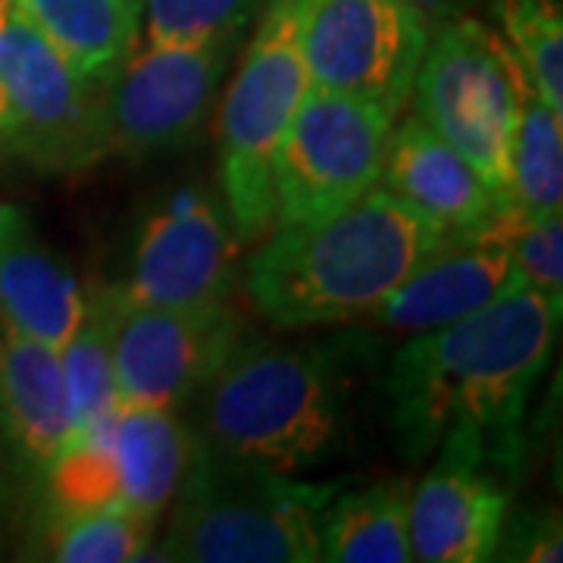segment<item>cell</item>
I'll list each match as a JSON object with an SVG mask.
<instances>
[{
	"label": "cell",
	"instance_id": "obj_1",
	"mask_svg": "<svg viewBox=\"0 0 563 563\" xmlns=\"http://www.w3.org/2000/svg\"><path fill=\"white\" fill-rule=\"evenodd\" d=\"M558 325L561 313L517 282L483 310L404 344L388 373L404 454L420 461L448 432H470L498 470L514 461L526 401L551 361Z\"/></svg>",
	"mask_w": 563,
	"mask_h": 563
},
{
	"label": "cell",
	"instance_id": "obj_2",
	"mask_svg": "<svg viewBox=\"0 0 563 563\" xmlns=\"http://www.w3.org/2000/svg\"><path fill=\"white\" fill-rule=\"evenodd\" d=\"M442 232L388 188L310 222L273 229L244 266L263 317L285 329L369 313L439 244Z\"/></svg>",
	"mask_w": 563,
	"mask_h": 563
},
{
	"label": "cell",
	"instance_id": "obj_3",
	"mask_svg": "<svg viewBox=\"0 0 563 563\" xmlns=\"http://www.w3.org/2000/svg\"><path fill=\"white\" fill-rule=\"evenodd\" d=\"M347 379L332 344H239L198 391L195 444L273 473L322 463L344 429Z\"/></svg>",
	"mask_w": 563,
	"mask_h": 563
},
{
	"label": "cell",
	"instance_id": "obj_4",
	"mask_svg": "<svg viewBox=\"0 0 563 563\" xmlns=\"http://www.w3.org/2000/svg\"><path fill=\"white\" fill-rule=\"evenodd\" d=\"M335 488L225 461L195 444L161 561L313 563Z\"/></svg>",
	"mask_w": 563,
	"mask_h": 563
},
{
	"label": "cell",
	"instance_id": "obj_5",
	"mask_svg": "<svg viewBox=\"0 0 563 563\" xmlns=\"http://www.w3.org/2000/svg\"><path fill=\"white\" fill-rule=\"evenodd\" d=\"M307 0H269L220 113V179L239 242H263L279 225L276 151L310 91L301 51Z\"/></svg>",
	"mask_w": 563,
	"mask_h": 563
},
{
	"label": "cell",
	"instance_id": "obj_6",
	"mask_svg": "<svg viewBox=\"0 0 563 563\" xmlns=\"http://www.w3.org/2000/svg\"><path fill=\"white\" fill-rule=\"evenodd\" d=\"M510 44L473 16L429 29L413 81V113L470 163L498 203H510V161L523 95Z\"/></svg>",
	"mask_w": 563,
	"mask_h": 563
},
{
	"label": "cell",
	"instance_id": "obj_7",
	"mask_svg": "<svg viewBox=\"0 0 563 563\" xmlns=\"http://www.w3.org/2000/svg\"><path fill=\"white\" fill-rule=\"evenodd\" d=\"M7 144L41 173L76 176L110 154L107 81L85 79L10 0L0 22Z\"/></svg>",
	"mask_w": 563,
	"mask_h": 563
},
{
	"label": "cell",
	"instance_id": "obj_8",
	"mask_svg": "<svg viewBox=\"0 0 563 563\" xmlns=\"http://www.w3.org/2000/svg\"><path fill=\"white\" fill-rule=\"evenodd\" d=\"M391 125L376 103L310 88L276 151L279 225L329 217L376 188Z\"/></svg>",
	"mask_w": 563,
	"mask_h": 563
},
{
	"label": "cell",
	"instance_id": "obj_9",
	"mask_svg": "<svg viewBox=\"0 0 563 563\" xmlns=\"http://www.w3.org/2000/svg\"><path fill=\"white\" fill-rule=\"evenodd\" d=\"M107 303L122 407L176 410L195 401L244 342V320L229 301L161 307L125 301L110 288Z\"/></svg>",
	"mask_w": 563,
	"mask_h": 563
},
{
	"label": "cell",
	"instance_id": "obj_10",
	"mask_svg": "<svg viewBox=\"0 0 563 563\" xmlns=\"http://www.w3.org/2000/svg\"><path fill=\"white\" fill-rule=\"evenodd\" d=\"M429 44L407 0H307L301 51L310 88L351 95L398 117Z\"/></svg>",
	"mask_w": 563,
	"mask_h": 563
},
{
	"label": "cell",
	"instance_id": "obj_11",
	"mask_svg": "<svg viewBox=\"0 0 563 563\" xmlns=\"http://www.w3.org/2000/svg\"><path fill=\"white\" fill-rule=\"evenodd\" d=\"M235 41L151 44L117 66L107 81L110 151L147 157L179 147L201 129L220 91Z\"/></svg>",
	"mask_w": 563,
	"mask_h": 563
},
{
	"label": "cell",
	"instance_id": "obj_12",
	"mask_svg": "<svg viewBox=\"0 0 563 563\" xmlns=\"http://www.w3.org/2000/svg\"><path fill=\"white\" fill-rule=\"evenodd\" d=\"M239 235L203 188H179L144 220L120 295L135 303L195 307L229 301Z\"/></svg>",
	"mask_w": 563,
	"mask_h": 563
},
{
	"label": "cell",
	"instance_id": "obj_13",
	"mask_svg": "<svg viewBox=\"0 0 563 563\" xmlns=\"http://www.w3.org/2000/svg\"><path fill=\"white\" fill-rule=\"evenodd\" d=\"M439 444V463L410 488V554L426 563L495 561L507 520V492L485 470L492 463L488 451L470 432H448Z\"/></svg>",
	"mask_w": 563,
	"mask_h": 563
},
{
	"label": "cell",
	"instance_id": "obj_14",
	"mask_svg": "<svg viewBox=\"0 0 563 563\" xmlns=\"http://www.w3.org/2000/svg\"><path fill=\"white\" fill-rule=\"evenodd\" d=\"M520 279L507 251L483 232H448L369 317L395 332H432L501 298Z\"/></svg>",
	"mask_w": 563,
	"mask_h": 563
},
{
	"label": "cell",
	"instance_id": "obj_15",
	"mask_svg": "<svg viewBox=\"0 0 563 563\" xmlns=\"http://www.w3.org/2000/svg\"><path fill=\"white\" fill-rule=\"evenodd\" d=\"M79 279L41 242L29 213L0 203V325L60 351L85 317Z\"/></svg>",
	"mask_w": 563,
	"mask_h": 563
},
{
	"label": "cell",
	"instance_id": "obj_16",
	"mask_svg": "<svg viewBox=\"0 0 563 563\" xmlns=\"http://www.w3.org/2000/svg\"><path fill=\"white\" fill-rule=\"evenodd\" d=\"M385 188L442 235L466 232L492 217L498 198L461 154L410 113L385 141Z\"/></svg>",
	"mask_w": 563,
	"mask_h": 563
},
{
	"label": "cell",
	"instance_id": "obj_17",
	"mask_svg": "<svg viewBox=\"0 0 563 563\" xmlns=\"http://www.w3.org/2000/svg\"><path fill=\"white\" fill-rule=\"evenodd\" d=\"M0 429L25 463L47 466L73 439L60 351L0 325Z\"/></svg>",
	"mask_w": 563,
	"mask_h": 563
},
{
	"label": "cell",
	"instance_id": "obj_18",
	"mask_svg": "<svg viewBox=\"0 0 563 563\" xmlns=\"http://www.w3.org/2000/svg\"><path fill=\"white\" fill-rule=\"evenodd\" d=\"M95 429L120 463L125 510L157 520L179 492L195 454V432L173 410L122 404Z\"/></svg>",
	"mask_w": 563,
	"mask_h": 563
},
{
	"label": "cell",
	"instance_id": "obj_19",
	"mask_svg": "<svg viewBox=\"0 0 563 563\" xmlns=\"http://www.w3.org/2000/svg\"><path fill=\"white\" fill-rule=\"evenodd\" d=\"M85 79L110 81L139 35L141 0H13Z\"/></svg>",
	"mask_w": 563,
	"mask_h": 563
},
{
	"label": "cell",
	"instance_id": "obj_20",
	"mask_svg": "<svg viewBox=\"0 0 563 563\" xmlns=\"http://www.w3.org/2000/svg\"><path fill=\"white\" fill-rule=\"evenodd\" d=\"M410 485L376 483L335 495L322 507L320 561L332 563H410L407 529Z\"/></svg>",
	"mask_w": 563,
	"mask_h": 563
},
{
	"label": "cell",
	"instance_id": "obj_21",
	"mask_svg": "<svg viewBox=\"0 0 563 563\" xmlns=\"http://www.w3.org/2000/svg\"><path fill=\"white\" fill-rule=\"evenodd\" d=\"M60 366L73 435L91 432L95 426H101L120 407L107 291L85 301L81 325L76 329V335L60 347Z\"/></svg>",
	"mask_w": 563,
	"mask_h": 563
},
{
	"label": "cell",
	"instance_id": "obj_22",
	"mask_svg": "<svg viewBox=\"0 0 563 563\" xmlns=\"http://www.w3.org/2000/svg\"><path fill=\"white\" fill-rule=\"evenodd\" d=\"M510 203L529 217H554L563 210V120L561 110L526 88L514 161H510Z\"/></svg>",
	"mask_w": 563,
	"mask_h": 563
},
{
	"label": "cell",
	"instance_id": "obj_23",
	"mask_svg": "<svg viewBox=\"0 0 563 563\" xmlns=\"http://www.w3.org/2000/svg\"><path fill=\"white\" fill-rule=\"evenodd\" d=\"M51 514H95V510H125L122 504L120 463L98 429L79 432L44 466Z\"/></svg>",
	"mask_w": 563,
	"mask_h": 563
},
{
	"label": "cell",
	"instance_id": "obj_24",
	"mask_svg": "<svg viewBox=\"0 0 563 563\" xmlns=\"http://www.w3.org/2000/svg\"><path fill=\"white\" fill-rule=\"evenodd\" d=\"M485 239L507 251L520 279L563 313V217H529L517 203H498L476 225Z\"/></svg>",
	"mask_w": 563,
	"mask_h": 563
},
{
	"label": "cell",
	"instance_id": "obj_25",
	"mask_svg": "<svg viewBox=\"0 0 563 563\" xmlns=\"http://www.w3.org/2000/svg\"><path fill=\"white\" fill-rule=\"evenodd\" d=\"M154 520L132 510H95L57 517L44 529V558L60 563H125L141 561L151 548Z\"/></svg>",
	"mask_w": 563,
	"mask_h": 563
},
{
	"label": "cell",
	"instance_id": "obj_26",
	"mask_svg": "<svg viewBox=\"0 0 563 563\" xmlns=\"http://www.w3.org/2000/svg\"><path fill=\"white\" fill-rule=\"evenodd\" d=\"M504 35L523 66L529 88L563 110V16L558 0H498Z\"/></svg>",
	"mask_w": 563,
	"mask_h": 563
},
{
	"label": "cell",
	"instance_id": "obj_27",
	"mask_svg": "<svg viewBox=\"0 0 563 563\" xmlns=\"http://www.w3.org/2000/svg\"><path fill=\"white\" fill-rule=\"evenodd\" d=\"M263 0H141L151 44L235 41Z\"/></svg>",
	"mask_w": 563,
	"mask_h": 563
},
{
	"label": "cell",
	"instance_id": "obj_28",
	"mask_svg": "<svg viewBox=\"0 0 563 563\" xmlns=\"http://www.w3.org/2000/svg\"><path fill=\"white\" fill-rule=\"evenodd\" d=\"M495 558L526 563L563 561L561 517L554 510H542V514H520L510 523L504 520Z\"/></svg>",
	"mask_w": 563,
	"mask_h": 563
},
{
	"label": "cell",
	"instance_id": "obj_29",
	"mask_svg": "<svg viewBox=\"0 0 563 563\" xmlns=\"http://www.w3.org/2000/svg\"><path fill=\"white\" fill-rule=\"evenodd\" d=\"M429 29L442 25V22L454 20V16H470V10H476L479 3H488V0H407Z\"/></svg>",
	"mask_w": 563,
	"mask_h": 563
},
{
	"label": "cell",
	"instance_id": "obj_30",
	"mask_svg": "<svg viewBox=\"0 0 563 563\" xmlns=\"http://www.w3.org/2000/svg\"><path fill=\"white\" fill-rule=\"evenodd\" d=\"M10 10V0H0V22ZM10 135V103H7V91H3V76H0V144H7Z\"/></svg>",
	"mask_w": 563,
	"mask_h": 563
}]
</instances>
